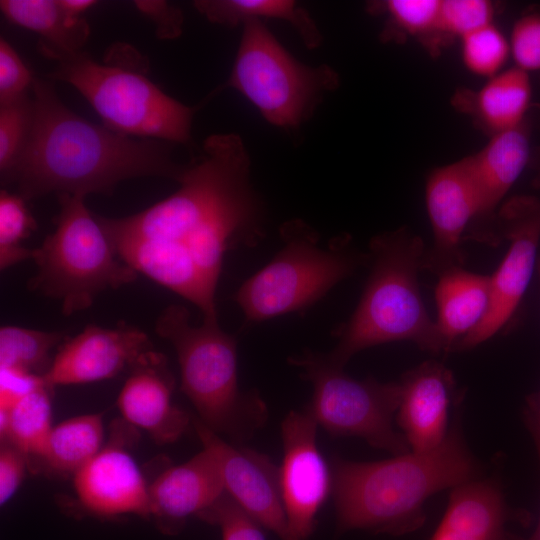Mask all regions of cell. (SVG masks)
I'll return each mask as SVG.
<instances>
[{"mask_svg": "<svg viewBox=\"0 0 540 540\" xmlns=\"http://www.w3.org/2000/svg\"><path fill=\"white\" fill-rule=\"evenodd\" d=\"M538 451H539V457H540V447H538ZM527 540H540V520H539L536 530L534 531L532 536Z\"/></svg>", "mask_w": 540, "mask_h": 540, "instance_id": "obj_43", "label": "cell"}, {"mask_svg": "<svg viewBox=\"0 0 540 540\" xmlns=\"http://www.w3.org/2000/svg\"><path fill=\"white\" fill-rule=\"evenodd\" d=\"M539 123L540 107L532 104L519 125L492 135L480 151L465 157L478 201V214L468 231L470 238L490 245L500 242L496 210L529 164L531 138Z\"/></svg>", "mask_w": 540, "mask_h": 540, "instance_id": "obj_14", "label": "cell"}, {"mask_svg": "<svg viewBox=\"0 0 540 540\" xmlns=\"http://www.w3.org/2000/svg\"><path fill=\"white\" fill-rule=\"evenodd\" d=\"M192 426L203 448L216 457L225 491L280 540H298L288 523L279 467L271 458L256 450L226 442L197 417H192Z\"/></svg>", "mask_w": 540, "mask_h": 540, "instance_id": "obj_13", "label": "cell"}, {"mask_svg": "<svg viewBox=\"0 0 540 540\" xmlns=\"http://www.w3.org/2000/svg\"><path fill=\"white\" fill-rule=\"evenodd\" d=\"M534 430L537 447H540V393L536 401L535 417H534Z\"/></svg>", "mask_w": 540, "mask_h": 540, "instance_id": "obj_42", "label": "cell"}, {"mask_svg": "<svg viewBox=\"0 0 540 540\" xmlns=\"http://www.w3.org/2000/svg\"><path fill=\"white\" fill-rule=\"evenodd\" d=\"M436 324L445 352L459 343L484 320L490 304V276L463 267L439 276L435 290Z\"/></svg>", "mask_w": 540, "mask_h": 540, "instance_id": "obj_22", "label": "cell"}, {"mask_svg": "<svg viewBox=\"0 0 540 540\" xmlns=\"http://www.w3.org/2000/svg\"><path fill=\"white\" fill-rule=\"evenodd\" d=\"M101 414H86L54 426L42 455L47 468L57 474L75 475L102 448Z\"/></svg>", "mask_w": 540, "mask_h": 540, "instance_id": "obj_26", "label": "cell"}, {"mask_svg": "<svg viewBox=\"0 0 540 540\" xmlns=\"http://www.w3.org/2000/svg\"><path fill=\"white\" fill-rule=\"evenodd\" d=\"M280 231L282 248L235 293L247 324L309 308L369 262L349 237H335L323 247L318 234L297 220Z\"/></svg>", "mask_w": 540, "mask_h": 540, "instance_id": "obj_8", "label": "cell"}, {"mask_svg": "<svg viewBox=\"0 0 540 540\" xmlns=\"http://www.w3.org/2000/svg\"><path fill=\"white\" fill-rule=\"evenodd\" d=\"M510 53L516 67L528 71H540V12L528 13L513 26Z\"/></svg>", "mask_w": 540, "mask_h": 540, "instance_id": "obj_36", "label": "cell"}, {"mask_svg": "<svg viewBox=\"0 0 540 540\" xmlns=\"http://www.w3.org/2000/svg\"><path fill=\"white\" fill-rule=\"evenodd\" d=\"M227 85L241 93L270 124L295 129L307 121L339 85L327 65L311 67L295 59L260 20L243 24Z\"/></svg>", "mask_w": 540, "mask_h": 540, "instance_id": "obj_9", "label": "cell"}, {"mask_svg": "<svg viewBox=\"0 0 540 540\" xmlns=\"http://www.w3.org/2000/svg\"><path fill=\"white\" fill-rule=\"evenodd\" d=\"M61 332L41 331L14 325L0 329V368L44 376L53 358L51 351L63 343Z\"/></svg>", "mask_w": 540, "mask_h": 540, "instance_id": "obj_28", "label": "cell"}, {"mask_svg": "<svg viewBox=\"0 0 540 540\" xmlns=\"http://www.w3.org/2000/svg\"><path fill=\"white\" fill-rule=\"evenodd\" d=\"M74 488L92 514L151 517L149 486L133 457L116 443L102 448L74 475Z\"/></svg>", "mask_w": 540, "mask_h": 540, "instance_id": "obj_17", "label": "cell"}, {"mask_svg": "<svg viewBox=\"0 0 540 540\" xmlns=\"http://www.w3.org/2000/svg\"><path fill=\"white\" fill-rule=\"evenodd\" d=\"M425 250L422 239L406 228L372 238L364 291L350 318L334 331L338 342L325 353L329 362L344 368L364 349L403 340L432 353L445 351L419 288Z\"/></svg>", "mask_w": 540, "mask_h": 540, "instance_id": "obj_4", "label": "cell"}, {"mask_svg": "<svg viewBox=\"0 0 540 540\" xmlns=\"http://www.w3.org/2000/svg\"><path fill=\"white\" fill-rule=\"evenodd\" d=\"M530 99L528 73L514 67L489 78L477 91L456 93L454 102L492 136L519 125L532 106Z\"/></svg>", "mask_w": 540, "mask_h": 540, "instance_id": "obj_23", "label": "cell"}, {"mask_svg": "<svg viewBox=\"0 0 540 540\" xmlns=\"http://www.w3.org/2000/svg\"><path fill=\"white\" fill-rule=\"evenodd\" d=\"M198 518L217 526L222 540H266L262 525L226 491Z\"/></svg>", "mask_w": 540, "mask_h": 540, "instance_id": "obj_33", "label": "cell"}, {"mask_svg": "<svg viewBox=\"0 0 540 540\" xmlns=\"http://www.w3.org/2000/svg\"><path fill=\"white\" fill-rule=\"evenodd\" d=\"M508 514L494 480L472 479L453 488L431 540H507Z\"/></svg>", "mask_w": 540, "mask_h": 540, "instance_id": "obj_21", "label": "cell"}, {"mask_svg": "<svg viewBox=\"0 0 540 540\" xmlns=\"http://www.w3.org/2000/svg\"><path fill=\"white\" fill-rule=\"evenodd\" d=\"M44 384L42 376L0 368V410H9L22 397Z\"/></svg>", "mask_w": 540, "mask_h": 540, "instance_id": "obj_38", "label": "cell"}, {"mask_svg": "<svg viewBox=\"0 0 540 540\" xmlns=\"http://www.w3.org/2000/svg\"><path fill=\"white\" fill-rule=\"evenodd\" d=\"M465 67L473 74L491 78L500 73L506 63L510 45L493 23L460 38Z\"/></svg>", "mask_w": 540, "mask_h": 540, "instance_id": "obj_31", "label": "cell"}, {"mask_svg": "<svg viewBox=\"0 0 540 540\" xmlns=\"http://www.w3.org/2000/svg\"><path fill=\"white\" fill-rule=\"evenodd\" d=\"M0 9L11 23L38 33L41 41L61 51H82L90 34L86 19L69 16L59 0H1Z\"/></svg>", "mask_w": 540, "mask_h": 540, "instance_id": "obj_25", "label": "cell"}, {"mask_svg": "<svg viewBox=\"0 0 540 540\" xmlns=\"http://www.w3.org/2000/svg\"><path fill=\"white\" fill-rule=\"evenodd\" d=\"M35 78L10 43L0 38V106L30 94Z\"/></svg>", "mask_w": 540, "mask_h": 540, "instance_id": "obj_35", "label": "cell"}, {"mask_svg": "<svg viewBox=\"0 0 540 540\" xmlns=\"http://www.w3.org/2000/svg\"><path fill=\"white\" fill-rule=\"evenodd\" d=\"M499 235L508 250L490 276V304L482 323L456 349L476 347L497 334L517 311L536 269L540 243V199L514 196L497 216Z\"/></svg>", "mask_w": 540, "mask_h": 540, "instance_id": "obj_11", "label": "cell"}, {"mask_svg": "<svg viewBox=\"0 0 540 540\" xmlns=\"http://www.w3.org/2000/svg\"><path fill=\"white\" fill-rule=\"evenodd\" d=\"M331 496L337 530L402 535L425 521L423 505L435 493L474 479L477 463L454 425L428 452H408L375 462L333 456Z\"/></svg>", "mask_w": 540, "mask_h": 540, "instance_id": "obj_3", "label": "cell"}, {"mask_svg": "<svg viewBox=\"0 0 540 540\" xmlns=\"http://www.w3.org/2000/svg\"><path fill=\"white\" fill-rule=\"evenodd\" d=\"M39 50L56 63L47 76L73 86L121 134L188 144L194 107L169 96L132 66L99 63L83 51L65 52L43 41Z\"/></svg>", "mask_w": 540, "mask_h": 540, "instance_id": "obj_6", "label": "cell"}, {"mask_svg": "<svg viewBox=\"0 0 540 540\" xmlns=\"http://www.w3.org/2000/svg\"><path fill=\"white\" fill-rule=\"evenodd\" d=\"M495 9L487 0H441L440 25L447 39L491 24Z\"/></svg>", "mask_w": 540, "mask_h": 540, "instance_id": "obj_34", "label": "cell"}, {"mask_svg": "<svg viewBox=\"0 0 540 540\" xmlns=\"http://www.w3.org/2000/svg\"><path fill=\"white\" fill-rule=\"evenodd\" d=\"M85 197L58 195L55 229L34 249L36 275L29 287L60 302L64 315L89 308L107 289L136 280L138 273L118 256L98 215Z\"/></svg>", "mask_w": 540, "mask_h": 540, "instance_id": "obj_7", "label": "cell"}, {"mask_svg": "<svg viewBox=\"0 0 540 540\" xmlns=\"http://www.w3.org/2000/svg\"><path fill=\"white\" fill-rule=\"evenodd\" d=\"M157 354L149 337L137 328L89 325L60 345L43 379L51 389L100 381L118 375L126 367L133 369Z\"/></svg>", "mask_w": 540, "mask_h": 540, "instance_id": "obj_15", "label": "cell"}, {"mask_svg": "<svg viewBox=\"0 0 540 540\" xmlns=\"http://www.w3.org/2000/svg\"><path fill=\"white\" fill-rule=\"evenodd\" d=\"M135 5L155 22L159 37L174 38L181 34L183 17L178 8L163 1H136Z\"/></svg>", "mask_w": 540, "mask_h": 540, "instance_id": "obj_39", "label": "cell"}, {"mask_svg": "<svg viewBox=\"0 0 540 540\" xmlns=\"http://www.w3.org/2000/svg\"><path fill=\"white\" fill-rule=\"evenodd\" d=\"M375 6L387 15L390 27L418 38L430 48L448 40L440 25L441 0H388Z\"/></svg>", "mask_w": 540, "mask_h": 540, "instance_id": "obj_30", "label": "cell"}, {"mask_svg": "<svg viewBox=\"0 0 540 540\" xmlns=\"http://www.w3.org/2000/svg\"><path fill=\"white\" fill-rule=\"evenodd\" d=\"M248 151L235 133L207 137L178 179V189L135 214L99 217L128 266L218 322L216 289L226 253L264 236Z\"/></svg>", "mask_w": 540, "mask_h": 540, "instance_id": "obj_1", "label": "cell"}, {"mask_svg": "<svg viewBox=\"0 0 540 540\" xmlns=\"http://www.w3.org/2000/svg\"><path fill=\"white\" fill-rule=\"evenodd\" d=\"M172 391L165 360L157 354L133 368L117 406L128 423L148 432L156 443H172L192 425V417L173 403Z\"/></svg>", "mask_w": 540, "mask_h": 540, "instance_id": "obj_20", "label": "cell"}, {"mask_svg": "<svg viewBox=\"0 0 540 540\" xmlns=\"http://www.w3.org/2000/svg\"><path fill=\"white\" fill-rule=\"evenodd\" d=\"M25 146L2 182L17 185L25 200L49 193L86 197L111 194L117 184L157 176L178 181L184 167L170 142L121 134L70 110L51 82L35 78Z\"/></svg>", "mask_w": 540, "mask_h": 540, "instance_id": "obj_2", "label": "cell"}, {"mask_svg": "<svg viewBox=\"0 0 540 540\" xmlns=\"http://www.w3.org/2000/svg\"><path fill=\"white\" fill-rule=\"evenodd\" d=\"M32 118V97L0 106V171L6 175L27 141Z\"/></svg>", "mask_w": 540, "mask_h": 540, "instance_id": "obj_32", "label": "cell"}, {"mask_svg": "<svg viewBox=\"0 0 540 540\" xmlns=\"http://www.w3.org/2000/svg\"><path fill=\"white\" fill-rule=\"evenodd\" d=\"M529 165L534 171L533 183L540 188V147L532 150Z\"/></svg>", "mask_w": 540, "mask_h": 540, "instance_id": "obj_41", "label": "cell"}, {"mask_svg": "<svg viewBox=\"0 0 540 540\" xmlns=\"http://www.w3.org/2000/svg\"><path fill=\"white\" fill-rule=\"evenodd\" d=\"M51 388L44 385L31 391L9 410H0V435L28 457L39 458L52 430Z\"/></svg>", "mask_w": 540, "mask_h": 540, "instance_id": "obj_27", "label": "cell"}, {"mask_svg": "<svg viewBox=\"0 0 540 540\" xmlns=\"http://www.w3.org/2000/svg\"><path fill=\"white\" fill-rule=\"evenodd\" d=\"M536 271H537V275H538V279H539V284H540V256H538V259H537Z\"/></svg>", "mask_w": 540, "mask_h": 540, "instance_id": "obj_44", "label": "cell"}, {"mask_svg": "<svg viewBox=\"0 0 540 540\" xmlns=\"http://www.w3.org/2000/svg\"><path fill=\"white\" fill-rule=\"evenodd\" d=\"M28 466V456L9 442L0 451V504L5 505L19 488Z\"/></svg>", "mask_w": 540, "mask_h": 540, "instance_id": "obj_37", "label": "cell"}, {"mask_svg": "<svg viewBox=\"0 0 540 540\" xmlns=\"http://www.w3.org/2000/svg\"><path fill=\"white\" fill-rule=\"evenodd\" d=\"M224 492L218 461L203 448L188 461L164 470L149 485L150 514L163 531L173 533L189 517H198Z\"/></svg>", "mask_w": 540, "mask_h": 540, "instance_id": "obj_19", "label": "cell"}, {"mask_svg": "<svg viewBox=\"0 0 540 540\" xmlns=\"http://www.w3.org/2000/svg\"><path fill=\"white\" fill-rule=\"evenodd\" d=\"M317 422L305 407L281 424L283 459L280 484L290 529L298 540L314 531L317 515L331 495V470L317 445Z\"/></svg>", "mask_w": 540, "mask_h": 540, "instance_id": "obj_12", "label": "cell"}, {"mask_svg": "<svg viewBox=\"0 0 540 540\" xmlns=\"http://www.w3.org/2000/svg\"><path fill=\"white\" fill-rule=\"evenodd\" d=\"M194 7L212 23L228 27L261 18L288 22L307 48L320 45L322 35L309 12L290 0H198Z\"/></svg>", "mask_w": 540, "mask_h": 540, "instance_id": "obj_24", "label": "cell"}, {"mask_svg": "<svg viewBox=\"0 0 540 540\" xmlns=\"http://www.w3.org/2000/svg\"><path fill=\"white\" fill-rule=\"evenodd\" d=\"M155 330L175 349L181 389L198 419L234 443L249 440L266 423L268 410L258 392H243L238 383L237 344L218 322L191 323L184 305L166 307Z\"/></svg>", "mask_w": 540, "mask_h": 540, "instance_id": "obj_5", "label": "cell"}, {"mask_svg": "<svg viewBox=\"0 0 540 540\" xmlns=\"http://www.w3.org/2000/svg\"><path fill=\"white\" fill-rule=\"evenodd\" d=\"M19 194L2 189L0 193V268H7L33 258L34 249L23 241L36 230L37 224Z\"/></svg>", "mask_w": 540, "mask_h": 540, "instance_id": "obj_29", "label": "cell"}, {"mask_svg": "<svg viewBox=\"0 0 540 540\" xmlns=\"http://www.w3.org/2000/svg\"><path fill=\"white\" fill-rule=\"evenodd\" d=\"M401 398L396 420L412 452L439 447L448 430V413L455 396L453 374L443 364L427 361L399 381Z\"/></svg>", "mask_w": 540, "mask_h": 540, "instance_id": "obj_18", "label": "cell"}, {"mask_svg": "<svg viewBox=\"0 0 540 540\" xmlns=\"http://www.w3.org/2000/svg\"><path fill=\"white\" fill-rule=\"evenodd\" d=\"M289 362L312 384L313 395L306 408L330 436H356L393 455L411 451L403 434L393 427L400 382L355 379L329 362L325 353L306 350Z\"/></svg>", "mask_w": 540, "mask_h": 540, "instance_id": "obj_10", "label": "cell"}, {"mask_svg": "<svg viewBox=\"0 0 540 540\" xmlns=\"http://www.w3.org/2000/svg\"><path fill=\"white\" fill-rule=\"evenodd\" d=\"M96 3L94 0H59L64 12L74 18L82 17L81 15Z\"/></svg>", "mask_w": 540, "mask_h": 540, "instance_id": "obj_40", "label": "cell"}, {"mask_svg": "<svg viewBox=\"0 0 540 540\" xmlns=\"http://www.w3.org/2000/svg\"><path fill=\"white\" fill-rule=\"evenodd\" d=\"M425 200L433 242L426 247L422 270L440 276L463 267V236L478 214L476 190L466 158L429 174Z\"/></svg>", "mask_w": 540, "mask_h": 540, "instance_id": "obj_16", "label": "cell"}]
</instances>
